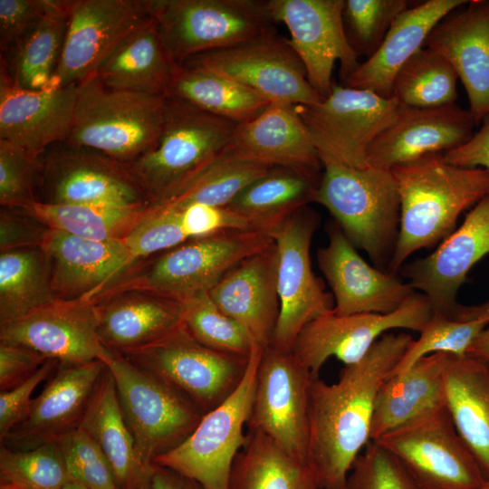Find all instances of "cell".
Here are the masks:
<instances>
[{"instance_id":"obj_7","label":"cell","mask_w":489,"mask_h":489,"mask_svg":"<svg viewBox=\"0 0 489 489\" xmlns=\"http://www.w3.org/2000/svg\"><path fill=\"white\" fill-rule=\"evenodd\" d=\"M110 371L125 422L143 465L181 445L205 413L181 393L140 369L118 352L107 350L101 359Z\"/></svg>"},{"instance_id":"obj_43","label":"cell","mask_w":489,"mask_h":489,"mask_svg":"<svg viewBox=\"0 0 489 489\" xmlns=\"http://www.w3.org/2000/svg\"><path fill=\"white\" fill-rule=\"evenodd\" d=\"M457 80L455 69L442 54L422 47L396 74L392 98L399 105L415 108L454 104L457 99Z\"/></svg>"},{"instance_id":"obj_14","label":"cell","mask_w":489,"mask_h":489,"mask_svg":"<svg viewBox=\"0 0 489 489\" xmlns=\"http://www.w3.org/2000/svg\"><path fill=\"white\" fill-rule=\"evenodd\" d=\"M312 374L291 350L269 346L257 368L248 432H260L292 456L308 462Z\"/></svg>"},{"instance_id":"obj_5","label":"cell","mask_w":489,"mask_h":489,"mask_svg":"<svg viewBox=\"0 0 489 489\" xmlns=\"http://www.w3.org/2000/svg\"><path fill=\"white\" fill-rule=\"evenodd\" d=\"M273 240L257 231H226L193 239L162 254L142 270L118 280L92 301L123 292H139L182 302L209 292L247 257L264 250Z\"/></svg>"},{"instance_id":"obj_47","label":"cell","mask_w":489,"mask_h":489,"mask_svg":"<svg viewBox=\"0 0 489 489\" xmlns=\"http://www.w3.org/2000/svg\"><path fill=\"white\" fill-rule=\"evenodd\" d=\"M406 0H345L342 18L348 41L359 56L371 57L397 16L409 7Z\"/></svg>"},{"instance_id":"obj_4","label":"cell","mask_w":489,"mask_h":489,"mask_svg":"<svg viewBox=\"0 0 489 489\" xmlns=\"http://www.w3.org/2000/svg\"><path fill=\"white\" fill-rule=\"evenodd\" d=\"M237 125L168 96L155 145L123 165L150 204L158 202L224 152Z\"/></svg>"},{"instance_id":"obj_46","label":"cell","mask_w":489,"mask_h":489,"mask_svg":"<svg viewBox=\"0 0 489 489\" xmlns=\"http://www.w3.org/2000/svg\"><path fill=\"white\" fill-rule=\"evenodd\" d=\"M488 325L485 321H461L433 312L419 338L413 340L390 375L406 372L419 359L432 353L466 355L475 340Z\"/></svg>"},{"instance_id":"obj_40","label":"cell","mask_w":489,"mask_h":489,"mask_svg":"<svg viewBox=\"0 0 489 489\" xmlns=\"http://www.w3.org/2000/svg\"><path fill=\"white\" fill-rule=\"evenodd\" d=\"M148 206L110 207L35 200L15 210L33 217L47 228L81 238L107 241L127 237L142 219Z\"/></svg>"},{"instance_id":"obj_24","label":"cell","mask_w":489,"mask_h":489,"mask_svg":"<svg viewBox=\"0 0 489 489\" xmlns=\"http://www.w3.org/2000/svg\"><path fill=\"white\" fill-rule=\"evenodd\" d=\"M475 120L454 104L436 108L399 105L368 149V164L390 169L427 154L444 153L468 141Z\"/></svg>"},{"instance_id":"obj_36","label":"cell","mask_w":489,"mask_h":489,"mask_svg":"<svg viewBox=\"0 0 489 489\" xmlns=\"http://www.w3.org/2000/svg\"><path fill=\"white\" fill-rule=\"evenodd\" d=\"M321 174L273 167L243 188L225 206L253 230L270 235L315 201Z\"/></svg>"},{"instance_id":"obj_63","label":"cell","mask_w":489,"mask_h":489,"mask_svg":"<svg viewBox=\"0 0 489 489\" xmlns=\"http://www.w3.org/2000/svg\"><path fill=\"white\" fill-rule=\"evenodd\" d=\"M478 489H489V481H486L481 487Z\"/></svg>"},{"instance_id":"obj_31","label":"cell","mask_w":489,"mask_h":489,"mask_svg":"<svg viewBox=\"0 0 489 489\" xmlns=\"http://www.w3.org/2000/svg\"><path fill=\"white\" fill-rule=\"evenodd\" d=\"M95 304L100 340L118 353L148 345L183 324L181 302L150 293L123 292Z\"/></svg>"},{"instance_id":"obj_20","label":"cell","mask_w":489,"mask_h":489,"mask_svg":"<svg viewBox=\"0 0 489 489\" xmlns=\"http://www.w3.org/2000/svg\"><path fill=\"white\" fill-rule=\"evenodd\" d=\"M0 341L29 347L60 363L101 360L107 351L98 334L96 304L57 299L29 313L0 322Z\"/></svg>"},{"instance_id":"obj_53","label":"cell","mask_w":489,"mask_h":489,"mask_svg":"<svg viewBox=\"0 0 489 489\" xmlns=\"http://www.w3.org/2000/svg\"><path fill=\"white\" fill-rule=\"evenodd\" d=\"M179 214L181 228L187 239L234 230L254 231L245 219L225 206L194 204L180 210Z\"/></svg>"},{"instance_id":"obj_19","label":"cell","mask_w":489,"mask_h":489,"mask_svg":"<svg viewBox=\"0 0 489 489\" xmlns=\"http://www.w3.org/2000/svg\"><path fill=\"white\" fill-rule=\"evenodd\" d=\"M42 170L44 202L110 207L150 204L123 164L91 149L62 142L43 158Z\"/></svg>"},{"instance_id":"obj_56","label":"cell","mask_w":489,"mask_h":489,"mask_svg":"<svg viewBox=\"0 0 489 489\" xmlns=\"http://www.w3.org/2000/svg\"><path fill=\"white\" fill-rule=\"evenodd\" d=\"M47 227L22 213L2 207L0 213V251L40 246Z\"/></svg>"},{"instance_id":"obj_41","label":"cell","mask_w":489,"mask_h":489,"mask_svg":"<svg viewBox=\"0 0 489 489\" xmlns=\"http://www.w3.org/2000/svg\"><path fill=\"white\" fill-rule=\"evenodd\" d=\"M271 168L242 159L225 149L172 193L150 205L176 211L194 204L225 206Z\"/></svg>"},{"instance_id":"obj_39","label":"cell","mask_w":489,"mask_h":489,"mask_svg":"<svg viewBox=\"0 0 489 489\" xmlns=\"http://www.w3.org/2000/svg\"><path fill=\"white\" fill-rule=\"evenodd\" d=\"M73 0L48 14L27 32L8 52L1 66L12 82L24 90L41 91L52 85Z\"/></svg>"},{"instance_id":"obj_13","label":"cell","mask_w":489,"mask_h":489,"mask_svg":"<svg viewBox=\"0 0 489 489\" xmlns=\"http://www.w3.org/2000/svg\"><path fill=\"white\" fill-rule=\"evenodd\" d=\"M318 225L316 214L305 206L269 236L277 252L280 313L271 345L291 350L300 331L312 321L333 310L332 294L314 273L310 249Z\"/></svg>"},{"instance_id":"obj_27","label":"cell","mask_w":489,"mask_h":489,"mask_svg":"<svg viewBox=\"0 0 489 489\" xmlns=\"http://www.w3.org/2000/svg\"><path fill=\"white\" fill-rule=\"evenodd\" d=\"M41 248L57 299L92 300L135 261L124 239L96 241L48 228Z\"/></svg>"},{"instance_id":"obj_18","label":"cell","mask_w":489,"mask_h":489,"mask_svg":"<svg viewBox=\"0 0 489 489\" xmlns=\"http://www.w3.org/2000/svg\"><path fill=\"white\" fill-rule=\"evenodd\" d=\"M150 18L151 0H73L51 87L92 77L120 42Z\"/></svg>"},{"instance_id":"obj_26","label":"cell","mask_w":489,"mask_h":489,"mask_svg":"<svg viewBox=\"0 0 489 489\" xmlns=\"http://www.w3.org/2000/svg\"><path fill=\"white\" fill-rule=\"evenodd\" d=\"M462 6L433 28L424 47L451 63L465 89L468 110L479 126L489 115V0H468Z\"/></svg>"},{"instance_id":"obj_22","label":"cell","mask_w":489,"mask_h":489,"mask_svg":"<svg viewBox=\"0 0 489 489\" xmlns=\"http://www.w3.org/2000/svg\"><path fill=\"white\" fill-rule=\"evenodd\" d=\"M328 236V244L317 252V262L332 291L333 313H389L416 293L394 273L369 265L337 223L330 225Z\"/></svg>"},{"instance_id":"obj_6","label":"cell","mask_w":489,"mask_h":489,"mask_svg":"<svg viewBox=\"0 0 489 489\" xmlns=\"http://www.w3.org/2000/svg\"><path fill=\"white\" fill-rule=\"evenodd\" d=\"M166 97L112 89L92 76L78 86L73 122L64 143L127 164L155 145Z\"/></svg>"},{"instance_id":"obj_33","label":"cell","mask_w":489,"mask_h":489,"mask_svg":"<svg viewBox=\"0 0 489 489\" xmlns=\"http://www.w3.org/2000/svg\"><path fill=\"white\" fill-rule=\"evenodd\" d=\"M177 65L152 16L120 42L93 76L112 89L167 97Z\"/></svg>"},{"instance_id":"obj_54","label":"cell","mask_w":489,"mask_h":489,"mask_svg":"<svg viewBox=\"0 0 489 489\" xmlns=\"http://www.w3.org/2000/svg\"><path fill=\"white\" fill-rule=\"evenodd\" d=\"M58 363L56 360L49 359L25 381L9 390L0 391V441L25 417L34 399V390L53 374Z\"/></svg>"},{"instance_id":"obj_15","label":"cell","mask_w":489,"mask_h":489,"mask_svg":"<svg viewBox=\"0 0 489 489\" xmlns=\"http://www.w3.org/2000/svg\"><path fill=\"white\" fill-rule=\"evenodd\" d=\"M432 313L427 298L417 292L389 313L337 315L331 311L309 322L298 334L291 351L312 375H319L331 357L345 365L359 362L391 330L420 332Z\"/></svg>"},{"instance_id":"obj_37","label":"cell","mask_w":489,"mask_h":489,"mask_svg":"<svg viewBox=\"0 0 489 489\" xmlns=\"http://www.w3.org/2000/svg\"><path fill=\"white\" fill-rule=\"evenodd\" d=\"M168 96L182 99L238 125L256 118L271 103L252 89L221 73L185 64L177 65Z\"/></svg>"},{"instance_id":"obj_16","label":"cell","mask_w":489,"mask_h":489,"mask_svg":"<svg viewBox=\"0 0 489 489\" xmlns=\"http://www.w3.org/2000/svg\"><path fill=\"white\" fill-rule=\"evenodd\" d=\"M180 64L205 68L252 89L271 102L312 104L322 100L305 68L275 31L222 50L192 56Z\"/></svg>"},{"instance_id":"obj_59","label":"cell","mask_w":489,"mask_h":489,"mask_svg":"<svg viewBox=\"0 0 489 489\" xmlns=\"http://www.w3.org/2000/svg\"><path fill=\"white\" fill-rule=\"evenodd\" d=\"M450 318L461 321L481 320L489 322V301L475 305L457 304Z\"/></svg>"},{"instance_id":"obj_42","label":"cell","mask_w":489,"mask_h":489,"mask_svg":"<svg viewBox=\"0 0 489 489\" xmlns=\"http://www.w3.org/2000/svg\"><path fill=\"white\" fill-rule=\"evenodd\" d=\"M57 300L49 260L41 246L0 254V322L22 317Z\"/></svg>"},{"instance_id":"obj_2","label":"cell","mask_w":489,"mask_h":489,"mask_svg":"<svg viewBox=\"0 0 489 489\" xmlns=\"http://www.w3.org/2000/svg\"><path fill=\"white\" fill-rule=\"evenodd\" d=\"M443 154L390 168L400 202L398 235L388 264L392 273L417 250L446 238L459 216L489 195V170L454 166Z\"/></svg>"},{"instance_id":"obj_10","label":"cell","mask_w":489,"mask_h":489,"mask_svg":"<svg viewBox=\"0 0 489 489\" xmlns=\"http://www.w3.org/2000/svg\"><path fill=\"white\" fill-rule=\"evenodd\" d=\"M120 354L181 393L205 414L235 390L249 360L206 347L183 324L148 345Z\"/></svg>"},{"instance_id":"obj_52","label":"cell","mask_w":489,"mask_h":489,"mask_svg":"<svg viewBox=\"0 0 489 489\" xmlns=\"http://www.w3.org/2000/svg\"><path fill=\"white\" fill-rule=\"evenodd\" d=\"M70 0H0V49L8 52L43 18L65 7Z\"/></svg>"},{"instance_id":"obj_51","label":"cell","mask_w":489,"mask_h":489,"mask_svg":"<svg viewBox=\"0 0 489 489\" xmlns=\"http://www.w3.org/2000/svg\"><path fill=\"white\" fill-rule=\"evenodd\" d=\"M38 159L25 150L0 139V203L2 207L19 209L37 200L34 180Z\"/></svg>"},{"instance_id":"obj_44","label":"cell","mask_w":489,"mask_h":489,"mask_svg":"<svg viewBox=\"0 0 489 489\" xmlns=\"http://www.w3.org/2000/svg\"><path fill=\"white\" fill-rule=\"evenodd\" d=\"M181 304L183 325L198 342L222 353L250 357L256 345L237 322L217 307L208 292L195 294Z\"/></svg>"},{"instance_id":"obj_12","label":"cell","mask_w":489,"mask_h":489,"mask_svg":"<svg viewBox=\"0 0 489 489\" xmlns=\"http://www.w3.org/2000/svg\"><path fill=\"white\" fill-rule=\"evenodd\" d=\"M321 161L365 168L368 149L393 116L398 102L372 91L333 85L312 104L295 105Z\"/></svg>"},{"instance_id":"obj_38","label":"cell","mask_w":489,"mask_h":489,"mask_svg":"<svg viewBox=\"0 0 489 489\" xmlns=\"http://www.w3.org/2000/svg\"><path fill=\"white\" fill-rule=\"evenodd\" d=\"M230 489H320L313 468L260 432H248L231 472Z\"/></svg>"},{"instance_id":"obj_50","label":"cell","mask_w":489,"mask_h":489,"mask_svg":"<svg viewBox=\"0 0 489 489\" xmlns=\"http://www.w3.org/2000/svg\"><path fill=\"white\" fill-rule=\"evenodd\" d=\"M124 240L136 261L172 249L187 238L181 228L179 211L149 205L142 219Z\"/></svg>"},{"instance_id":"obj_60","label":"cell","mask_w":489,"mask_h":489,"mask_svg":"<svg viewBox=\"0 0 489 489\" xmlns=\"http://www.w3.org/2000/svg\"><path fill=\"white\" fill-rule=\"evenodd\" d=\"M467 356L489 361V327L487 326L470 346Z\"/></svg>"},{"instance_id":"obj_49","label":"cell","mask_w":489,"mask_h":489,"mask_svg":"<svg viewBox=\"0 0 489 489\" xmlns=\"http://www.w3.org/2000/svg\"><path fill=\"white\" fill-rule=\"evenodd\" d=\"M344 489H418L388 451L370 441L354 462Z\"/></svg>"},{"instance_id":"obj_21","label":"cell","mask_w":489,"mask_h":489,"mask_svg":"<svg viewBox=\"0 0 489 489\" xmlns=\"http://www.w3.org/2000/svg\"><path fill=\"white\" fill-rule=\"evenodd\" d=\"M106 368L101 360L58 363L25 417L0 441L12 450H30L57 443L80 427L96 384Z\"/></svg>"},{"instance_id":"obj_8","label":"cell","mask_w":489,"mask_h":489,"mask_svg":"<svg viewBox=\"0 0 489 489\" xmlns=\"http://www.w3.org/2000/svg\"><path fill=\"white\" fill-rule=\"evenodd\" d=\"M151 12L177 64L275 31L262 0H151Z\"/></svg>"},{"instance_id":"obj_3","label":"cell","mask_w":489,"mask_h":489,"mask_svg":"<svg viewBox=\"0 0 489 489\" xmlns=\"http://www.w3.org/2000/svg\"><path fill=\"white\" fill-rule=\"evenodd\" d=\"M316 203L326 207L345 235L379 268L389 264L397 243L400 202L390 169L354 168L321 161Z\"/></svg>"},{"instance_id":"obj_58","label":"cell","mask_w":489,"mask_h":489,"mask_svg":"<svg viewBox=\"0 0 489 489\" xmlns=\"http://www.w3.org/2000/svg\"><path fill=\"white\" fill-rule=\"evenodd\" d=\"M151 489H203L197 482L169 468L155 465Z\"/></svg>"},{"instance_id":"obj_32","label":"cell","mask_w":489,"mask_h":489,"mask_svg":"<svg viewBox=\"0 0 489 489\" xmlns=\"http://www.w3.org/2000/svg\"><path fill=\"white\" fill-rule=\"evenodd\" d=\"M80 428L103 452L119 489H151L154 469L147 468L138 454L107 366L96 384Z\"/></svg>"},{"instance_id":"obj_48","label":"cell","mask_w":489,"mask_h":489,"mask_svg":"<svg viewBox=\"0 0 489 489\" xmlns=\"http://www.w3.org/2000/svg\"><path fill=\"white\" fill-rule=\"evenodd\" d=\"M57 444L72 480L91 489H119L103 452L82 428L67 434Z\"/></svg>"},{"instance_id":"obj_30","label":"cell","mask_w":489,"mask_h":489,"mask_svg":"<svg viewBox=\"0 0 489 489\" xmlns=\"http://www.w3.org/2000/svg\"><path fill=\"white\" fill-rule=\"evenodd\" d=\"M468 0H427L409 6L393 22L378 51L360 62L344 81L345 86L392 98L393 81L399 69L424 47L433 28Z\"/></svg>"},{"instance_id":"obj_34","label":"cell","mask_w":489,"mask_h":489,"mask_svg":"<svg viewBox=\"0 0 489 489\" xmlns=\"http://www.w3.org/2000/svg\"><path fill=\"white\" fill-rule=\"evenodd\" d=\"M446 353L419 359L408 370L389 375L374 405L371 441L440 407L446 406L444 372Z\"/></svg>"},{"instance_id":"obj_55","label":"cell","mask_w":489,"mask_h":489,"mask_svg":"<svg viewBox=\"0 0 489 489\" xmlns=\"http://www.w3.org/2000/svg\"><path fill=\"white\" fill-rule=\"evenodd\" d=\"M47 360L29 347L0 341V391L28 379Z\"/></svg>"},{"instance_id":"obj_35","label":"cell","mask_w":489,"mask_h":489,"mask_svg":"<svg viewBox=\"0 0 489 489\" xmlns=\"http://www.w3.org/2000/svg\"><path fill=\"white\" fill-rule=\"evenodd\" d=\"M444 389L452 420L489 481V361L448 354Z\"/></svg>"},{"instance_id":"obj_17","label":"cell","mask_w":489,"mask_h":489,"mask_svg":"<svg viewBox=\"0 0 489 489\" xmlns=\"http://www.w3.org/2000/svg\"><path fill=\"white\" fill-rule=\"evenodd\" d=\"M344 3L345 0H267L272 19L288 28V43L321 99L332 91V72L337 61L343 82L360 63L346 36Z\"/></svg>"},{"instance_id":"obj_57","label":"cell","mask_w":489,"mask_h":489,"mask_svg":"<svg viewBox=\"0 0 489 489\" xmlns=\"http://www.w3.org/2000/svg\"><path fill=\"white\" fill-rule=\"evenodd\" d=\"M481 124L468 141L443 154L446 162L457 167L489 170V115Z\"/></svg>"},{"instance_id":"obj_62","label":"cell","mask_w":489,"mask_h":489,"mask_svg":"<svg viewBox=\"0 0 489 489\" xmlns=\"http://www.w3.org/2000/svg\"><path fill=\"white\" fill-rule=\"evenodd\" d=\"M0 489H27V488L13 485V484H0Z\"/></svg>"},{"instance_id":"obj_28","label":"cell","mask_w":489,"mask_h":489,"mask_svg":"<svg viewBox=\"0 0 489 489\" xmlns=\"http://www.w3.org/2000/svg\"><path fill=\"white\" fill-rule=\"evenodd\" d=\"M208 293L254 345L269 347L280 313L274 242L238 264Z\"/></svg>"},{"instance_id":"obj_1","label":"cell","mask_w":489,"mask_h":489,"mask_svg":"<svg viewBox=\"0 0 489 489\" xmlns=\"http://www.w3.org/2000/svg\"><path fill=\"white\" fill-rule=\"evenodd\" d=\"M413 341L406 332L381 336L359 362L328 384L312 376L308 460L320 489H344L357 457L371 441L379 389Z\"/></svg>"},{"instance_id":"obj_61","label":"cell","mask_w":489,"mask_h":489,"mask_svg":"<svg viewBox=\"0 0 489 489\" xmlns=\"http://www.w3.org/2000/svg\"><path fill=\"white\" fill-rule=\"evenodd\" d=\"M65 489H91L74 480H71L69 484L66 485Z\"/></svg>"},{"instance_id":"obj_23","label":"cell","mask_w":489,"mask_h":489,"mask_svg":"<svg viewBox=\"0 0 489 489\" xmlns=\"http://www.w3.org/2000/svg\"><path fill=\"white\" fill-rule=\"evenodd\" d=\"M489 254V195L465 216L463 224L427 256L400 268L414 290L429 301L433 312L450 317L471 268Z\"/></svg>"},{"instance_id":"obj_11","label":"cell","mask_w":489,"mask_h":489,"mask_svg":"<svg viewBox=\"0 0 489 489\" xmlns=\"http://www.w3.org/2000/svg\"><path fill=\"white\" fill-rule=\"evenodd\" d=\"M374 442L398 459L418 489H478L486 482L446 406Z\"/></svg>"},{"instance_id":"obj_29","label":"cell","mask_w":489,"mask_h":489,"mask_svg":"<svg viewBox=\"0 0 489 489\" xmlns=\"http://www.w3.org/2000/svg\"><path fill=\"white\" fill-rule=\"evenodd\" d=\"M225 149L247 161L321 174L318 150L292 103L271 102L237 125Z\"/></svg>"},{"instance_id":"obj_25","label":"cell","mask_w":489,"mask_h":489,"mask_svg":"<svg viewBox=\"0 0 489 489\" xmlns=\"http://www.w3.org/2000/svg\"><path fill=\"white\" fill-rule=\"evenodd\" d=\"M76 84L28 91L14 85L0 70V139L25 150L35 159L71 131L78 97Z\"/></svg>"},{"instance_id":"obj_45","label":"cell","mask_w":489,"mask_h":489,"mask_svg":"<svg viewBox=\"0 0 489 489\" xmlns=\"http://www.w3.org/2000/svg\"><path fill=\"white\" fill-rule=\"evenodd\" d=\"M71 480L57 443L30 450L0 446V484L27 489H65Z\"/></svg>"},{"instance_id":"obj_9","label":"cell","mask_w":489,"mask_h":489,"mask_svg":"<svg viewBox=\"0 0 489 489\" xmlns=\"http://www.w3.org/2000/svg\"><path fill=\"white\" fill-rule=\"evenodd\" d=\"M254 346L246 371L235 390L206 413L193 433L154 465L197 482L203 489H230L234 462L247 441V425L262 351Z\"/></svg>"}]
</instances>
